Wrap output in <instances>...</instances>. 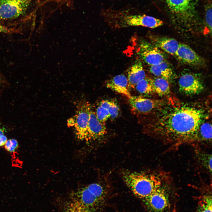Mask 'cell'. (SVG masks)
Returning <instances> with one entry per match:
<instances>
[{"instance_id":"cell-1","label":"cell","mask_w":212,"mask_h":212,"mask_svg":"<svg viewBox=\"0 0 212 212\" xmlns=\"http://www.w3.org/2000/svg\"><path fill=\"white\" fill-rule=\"evenodd\" d=\"M155 112L146 126L148 134L172 149L184 144H193L204 117L201 109L185 105L166 104Z\"/></svg>"},{"instance_id":"cell-2","label":"cell","mask_w":212,"mask_h":212,"mask_svg":"<svg viewBox=\"0 0 212 212\" xmlns=\"http://www.w3.org/2000/svg\"><path fill=\"white\" fill-rule=\"evenodd\" d=\"M108 191L94 183L71 193L64 205V212H96L105 201Z\"/></svg>"},{"instance_id":"cell-3","label":"cell","mask_w":212,"mask_h":212,"mask_svg":"<svg viewBox=\"0 0 212 212\" xmlns=\"http://www.w3.org/2000/svg\"><path fill=\"white\" fill-rule=\"evenodd\" d=\"M122 179L135 195L142 199L170 180L169 175L163 170L138 172L125 171Z\"/></svg>"},{"instance_id":"cell-4","label":"cell","mask_w":212,"mask_h":212,"mask_svg":"<svg viewBox=\"0 0 212 212\" xmlns=\"http://www.w3.org/2000/svg\"><path fill=\"white\" fill-rule=\"evenodd\" d=\"M103 15L109 24L117 27L142 26L154 28L163 24L162 20L152 16L132 14L125 10H107Z\"/></svg>"},{"instance_id":"cell-5","label":"cell","mask_w":212,"mask_h":212,"mask_svg":"<svg viewBox=\"0 0 212 212\" xmlns=\"http://www.w3.org/2000/svg\"><path fill=\"white\" fill-rule=\"evenodd\" d=\"M35 0H0V21L17 18L26 12Z\"/></svg>"},{"instance_id":"cell-6","label":"cell","mask_w":212,"mask_h":212,"mask_svg":"<svg viewBox=\"0 0 212 212\" xmlns=\"http://www.w3.org/2000/svg\"><path fill=\"white\" fill-rule=\"evenodd\" d=\"M137 52L141 59L150 66L166 60V56L162 51L146 41H142L139 43Z\"/></svg>"},{"instance_id":"cell-7","label":"cell","mask_w":212,"mask_h":212,"mask_svg":"<svg viewBox=\"0 0 212 212\" xmlns=\"http://www.w3.org/2000/svg\"><path fill=\"white\" fill-rule=\"evenodd\" d=\"M91 106L88 102L82 101L77 106L75 115L72 117L77 138L80 140H86L87 132Z\"/></svg>"},{"instance_id":"cell-8","label":"cell","mask_w":212,"mask_h":212,"mask_svg":"<svg viewBox=\"0 0 212 212\" xmlns=\"http://www.w3.org/2000/svg\"><path fill=\"white\" fill-rule=\"evenodd\" d=\"M178 85L180 92L187 95L200 94L204 87L200 76L191 72L183 73L179 79Z\"/></svg>"},{"instance_id":"cell-9","label":"cell","mask_w":212,"mask_h":212,"mask_svg":"<svg viewBox=\"0 0 212 212\" xmlns=\"http://www.w3.org/2000/svg\"><path fill=\"white\" fill-rule=\"evenodd\" d=\"M128 99L132 110L141 114H148L155 112L167 104L165 101L163 100L132 96Z\"/></svg>"},{"instance_id":"cell-10","label":"cell","mask_w":212,"mask_h":212,"mask_svg":"<svg viewBox=\"0 0 212 212\" xmlns=\"http://www.w3.org/2000/svg\"><path fill=\"white\" fill-rule=\"evenodd\" d=\"M170 181V180L165 183L149 196L143 199L151 211L161 212L167 208L169 201L166 186Z\"/></svg>"},{"instance_id":"cell-11","label":"cell","mask_w":212,"mask_h":212,"mask_svg":"<svg viewBox=\"0 0 212 212\" xmlns=\"http://www.w3.org/2000/svg\"><path fill=\"white\" fill-rule=\"evenodd\" d=\"M175 57L180 61L191 66L201 67L204 66V59L186 44L179 43Z\"/></svg>"},{"instance_id":"cell-12","label":"cell","mask_w":212,"mask_h":212,"mask_svg":"<svg viewBox=\"0 0 212 212\" xmlns=\"http://www.w3.org/2000/svg\"><path fill=\"white\" fill-rule=\"evenodd\" d=\"M107 133L105 123L100 122L95 112L91 109L88 121L86 140H95L103 137Z\"/></svg>"},{"instance_id":"cell-13","label":"cell","mask_w":212,"mask_h":212,"mask_svg":"<svg viewBox=\"0 0 212 212\" xmlns=\"http://www.w3.org/2000/svg\"><path fill=\"white\" fill-rule=\"evenodd\" d=\"M106 87L113 91L122 94L128 99L132 96L129 90L127 78L124 75H117L107 80Z\"/></svg>"},{"instance_id":"cell-14","label":"cell","mask_w":212,"mask_h":212,"mask_svg":"<svg viewBox=\"0 0 212 212\" xmlns=\"http://www.w3.org/2000/svg\"><path fill=\"white\" fill-rule=\"evenodd\" d=\"M152 43L162 51L175 56L179 43L174 38L164 36H154Z\"/></svg>"},{"instance_id":"cell-15","label":"cell","mask_w":212,"mask_h":212,"mask_svg":"<svg viewBox=\"0 0 212 212\" xmlns=\"http://www.w3.org/2000/svg\"><path fill=\"white\" fill-rule=\"evenodd\" d=\"M146 77L142 63L140 59H137L128 72L127 79L129 88H135L138 82Z\"/></svg>"},{"instance_id":"cell-16","label":"cell","mask_w":212,"mask_h":212,"mask_svg":"<svg viewBox=\"0 0 212 212\" xmlns=\"http://www.w3.org/2000/svg\"><path fill=\"white\" fill-rule=\"evenodd\" d=\"M212 141V126L208 122L201 123L197 133L194 144L193 145L199 144L210 145Z\"/></svg>"},{"instance_id":"cell-17","label":"cell","mask_w":212,"mask_h":212,"mask_svg":"<svg viewBox=\"0 0 212 212\" xmlns=\"http://www.w3.org/2000/svg\"><path fill=\"white\" fill-rule=\"evenodd\" d=\"M194 147L195 158L200 167L207 171L211 175L212 173V155L203 150L198 145Z\"/></svg>"},{"instance_id":"cell-18","label":"cell","mask_w":212,"mask_h":212,"mask_svg":"<svg viewBox=\"0 0 212 212\" xmlns=\"http://www.w3.org/2000/svg\"><path fill=\"white\" fill-rule=\"evenodd\" d=\"M149 69L150 72L156 77L164 79L169 82L173 76V69L167 60L158 64L150 66Z\"/></svg>"},{"instance_id":"cell-19","label":"cell","mask_w":212,"mask_h":212,"mask_svg":"<svg viewBox=\"0 0 212 212\" xmlns=\"http://www.w3.org/2000/svg\"><path fill=\"white\" fill-rule=\"evenodd\" d=\"M170 9L175 13L183 14L188 10L192 0H165Z\"/></svg>"},{"instance_id":"cell-20","label":"cell","mask_w":212,"mask_h":212,"mask_svg":"<svg viewBox=\"0 0 212 212\" xmlns=\"http://www.w3.org/2000/svg\"><path fill=\"white\" fill-rule=\"evenodd\" d=\"M152 83L154 93L161 96H166L170 92L169 82L160 77H155L152 79Z\"/></svg>"},{"instance_id":"cell-21","label":"cell","mask_w":212,"mask_h":212,"mask_svg":"<svg viewBox=\"0 0 212 212\" xmlns=\"http://www.w3.org/2000/svg\"><path fill=\"white\" fill-rule=\"evenodd\" d=\"M137 91L142 94H149L154 93L152 83V79L146 77L136 85Z\"/></svg>"},{"instance_id":"cell-22","label":"cell","mask_w":212,"mask_h":212,"mask_svg":"<svg viewBox=\"0 0 212 212\" xmlns=\"http://www.w3.org/2000/svg\"><path fill=\"white\" fill-rule=\"evenodd\" d=\"M99 105L107 110L110 114V117L115 118L118 116L120 111L119 107L115 102L108 100H104L101 101Z\"/></svg>"},{"instance_id":"cell-23","label":"cell","mask_w":212,"mask_h":212,"mask_svg":"<svg viewBox=\"0 0 212 212\" xmlns=\"http://www.w3.org/2000/svg\"><path fill=\"white\" fill-rule=\"evenodd\" d=\"M199 212H212V198L210 194L204 195L200 202Z\"/></svg>"},{"instance_id":"cell-24","label":"cell","mask_w":212,"mask_h":212,"mask_svg":"<svg viewBox=\"0 0 212 212\" xmlns=\"http://www.w3.org/2000/svg\"><path fill=\"white\" fill-rule=\"evenodd\" d=\"M95 112L97 118L101 122L105 123L108 118L110 117L107 110L100 105L97 107Z\"/></svg>"},{"instance_id":"cell-25","label":"cell","mask_w":212,"mask_h":212,"mask_svg":"<svg viewBox=\"0 0 212 212\" xmlns=\"http://www.w3.org/2000/svg\"><path fill=\"white\" fill-rule=\"evenodd\" d=\"M5 148L10 152H14L18 146L17 141L15 139H10L7 140L5 144Z\"/></svg>"},{"instance_id":"cell-26","label":"cell","mask_w":212,"mask_h":212,"mask_svg":"<svg viewBox=\"0 0 212 212\" xmlns=\"http://www.w3.org/2000/svg\"><path fill=\"white\" fill-rule=\"evenodd\" d=\"M206 26L209 33L211 34L212 32V9L209 8L206 11L205 14Z\"/></svg>"},{"instance_id":"cell-27","label":"cell","mask_w":212,"mask_h":212,"mask_svg":"<svg viewBox=\"0 0 212 212\" xmlns=\"http://www.w3.org/2000/svg\"><path fill=\"white\" fill-rule=\"evenodd\" d=\"M17 31L9 28L0 24V33H11Z\"/></svg>"},{"instance_id":"cell-28","label":"cell","mask_w":212,"mask_h":212,"mask_svg":"<svg viewBox=\"0 0 212 212\" xmlns=\"http://www.w3.org/2000/svg\"><path fill=\"white\" fill-rule=\"evenodd\" d=\"M7 85V82L2 75L0 73V95Z\"/></svg>"},{"instance_id":"cell-29","label":"cell","mask_w":212,"mask_h":212,"mask_svg":"<svg viewBox=\"0 0 212 212\" xmlns=\"http://www.w3.org/2000/svg\"><path fill=\"white\" fill-rule=\"evenodd\" d=\"M4 128L0 127V137L2 135L4 134Z\"/></svg>"},{"instance_id":"cell-30","label":"cell","mask_w":212,"mask_h":212,"mask_svg":"<svg viewBox=\"0 0 212 212\" xmlns=\"http://www.w3.org/2000/svg\"><path fill=\"white\" fill-rule=\"evenodd\" d=\"M172 212H176V211L175 210H174Z\"/></svg>"},{"instance_id":"cell-31","label":"cell","mask_w":212,"mask_h":212,"mask_svg":"<svg viewBox=\"0 0 212 212\" xmlns=\"http://www.w3.org/2000/svg\"><path fill=\"white\" fill-rule=\"evenodd\" d=\"M197 212H199V211H197Z\"/></svg>"}]
</instances>
